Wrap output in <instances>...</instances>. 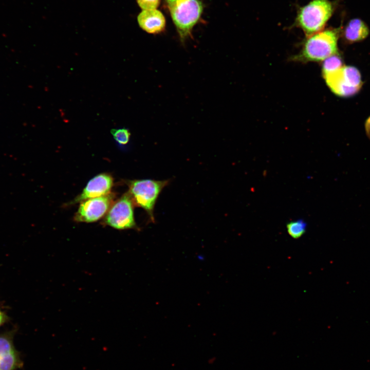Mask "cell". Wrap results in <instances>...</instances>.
Here are the masks:
<instances>
[{
  "mask_svg": "<svg viewBox=\"0 0 370 370\" xmlns=\"http://www.w3.org/2000/svg\"><path fill=\"white\" fill-rule=\"evenodd\" d=\"M8 320L7 316L0 309V326Z\"/></svg>",
  "mask_w": 370,
  "mask_h": 370,
  "instance_id": "2e32d148",
  "label": "cell"
},
{
  "mask_svg": "<svg viewBox=\"0 0 370 370\" xmlns=\"http://www.w3.org/2000/svg\"><path fill=\"white\" fill-rule=\"evenodd\" d=\"M169 180H134L128 181L130 195L134 205L143 208L154 222V209L157 198L162 189L169 183Z\"/></svg>",
  "mask_w": 370,
  "mask_h": 370,
  "instance_id": "277c9868",
  "label": "cell"
},
{
  "mask_svg": "<svg viewBox=\"0 0 370 370\" xmlns=\"http://www.w3.org/2000/svg\"><path fill=\"white\" fill-rule=\"evenodd\" d=\"M22 365L11 333L0 335V370H16Z\"/></svg>",
  "mask_w": 370,
  "mask_h": 370,
  "instance_id": "9c48e42d",
  "label": "cell"
},
{
  "mask_svg": "<svg viewBox=\"0 0 370 370\" xmlns=\"http://www.w3.org/2000/svg\"><path fill=\"white\" fill-rule=\"evenodd\" d=\"M113 179L108 174H100L90 179L82 192L72 201L82 202L88 199L109 194L113 186Z\"/></svg>",
  "mask_w": 370,
  "mask_h": 370,
  "instance_id": "ba28073f",
  "label": "cell"
},
{
  "mask_svg": "<svg viewBox=\"0 0 370 370\" xmlns=\"http://www.w3.org/2000/svg\"><path fill=\"white\" fill-rule=\"evenodd\" d=\"M333 10V5L328 0H311L299 9L295 24L309 36L322 30Z\"/></svg>",
  "mask_w": 370,
  "mask_h": 370,
  "instance_id": "3957f363",
  "label": "cell"
},
{
  "mask_svg": "<svg viewBox=\"0 0 370 370\" xmlns=\"http://www.w3.org/2000/svg\"><path fill=\"white\" fill-rule=\"evenodd\" d=\"M113 198L114 196L112 194H108L81 202L74 217L75 220L86 223L97 221L106 213Z\"/></svg>",
  "mask_w": 370,
  "mask_h": 370,
  "instance_id": "52a82bcc",
  "label": "cell"
},
{
  "mask_svg": "<svg viewBox=\"0 0 370 370\" xmlns=\"http://www.w3.org/2000/svg\"><path fill=\"white\" fill-rule=\"evenodd\" d=\"M342 67L341 58L336 54L333 55L324 60L322 67L323 75L337 70Z\"/></svg>",
  "mask_w": 370,
  "mask_h": 370,
  "instance_id": "4fadbf2b",
  "label": "cell"
},
{
  "mask_svg": "<svg viewBox=\"0 0 370 370\" xmlns=\"http://www.w3.org/2000/svg\"><path fill=\"white\" fill-rule=\"evenodd\" d=\"M365 131L367 136L370 139V117L367 119L366 121Z\"/></svg>",
  "mask_w": 370,
  "mask_h": 370,
  "instance_id": "e0dca14e",
  "label": "cell"
},
{
  "mask_svg": "<svg viewBox=\"0 0 370 370\" xmlns=\"http://www.w3.org/2000/svg\"><path fill=\"white\" fill-rule=\"evenodd\" d=\"M323 76L330 90L341 97H347L356 94L362 85L360 72L351 66H342Z\"/></svg>",
  "mask_w": 370,
  "mask_h": 370,
  "instance_id": "5b68a950",
  "label": "cell"
},
{
  "mask_svg": "<svg viewBox=\"0 0 370 370\" xmlns=\"http://www.w3.org/2000/svg\"><path fill=\"white\" fill-rule=\"evenodd\" d=\"M180 39L184 42L192 36V30L202 13L204 5L200 0H164Z\"/></svg>",
  "mask_w": 370,
  "mask_h": 370,
  "instance_id": "7a4b0ae2",
  "label": "cell"
},
{
  "mask_svg": "<svg viewBox=\"0 0 370 370\" xmlns=\"http://www.w3.org/2000/svg\"><path fill=\"white\" fill-rule=\"evenodd\" d=\"M369 30L364 22L359 18L350 20L345 27L344 35L349 42L362 41L367 37Z\"/></svg>",
  "mask_w": 370,
  "mask_h": 370,
  "instance_id": "8fae6325",
  "label": "cell"
},
{
  "mask_svg": "<svg viewBox=\"0 0 370 370\" xmlns=\"http://www.w3.org/2000/svg\"><path fill=\"white\" fill-rule=\"evenodd\" d=\"M338 39L336 29H326L308 36L300 52L293 58L303 62L324 61L337 53Z\"/></svg>",
  "mask_w": 370,
  "mask_h": 370,
  "instance_id": "6da1fadb",
  "label": "cell"
},
{
  "mask_svg": "<svg viewBox=\"0 0 370 370\" xmlns=\"http://www.w3.org/2000/svg\"><path fill=\"white\" fill-rule=\"evenodd\" d=\"M288 234L294 239L300 238L306 232L307 224L303 219L292 221L286 225Z\"/></svg>",
  "mask_w": 370,
  "mask_h": 370,
  "instance_id": "7c38bea8",
  "label": "cell"
},
{
  "mask_svg": "<svg viewBox=\"0 0 370 370\" xmlns=\"http://www.w3.org/2000/svg\"><path fill=\"white\" fill-rule=\"evenodd\" d=\"M138 6L142 10L156 9L160 3V0H136Z\"/></svg>",
  "mask_w": 370,
  "mask_h": 370,
  "instance_id": "9a60e30c",
  "label": "cell"
},
{
  "mask_svg": "<svg viewBox=\"0 0 370 370\" xmlns=\"http://www.w3.org/2000/svg\"><path fill=\"white\" fill-rule=\"evenodd\" d=\"M137 22L140 27L149 33H159L165 28V17L156 9L142 10L137 16Z\"/></svg>",
  "mask_w": 370,
  "mask_h": 370,
  "instance_id": "30bf717a",
  "label": "cell"
},
{
  "mask_svg": "<svg viewBox=\"0 0 370 370\" xmlns=\"http://www.w3.org/2000/svg\"><path fill=\"white\" fill-rule=\"evenodd\" d=\"M133 206L130 195L125 193L113 205L106 216L105 223L119 230L136 228Z\"/></svg>",
  "mask_w": 370,
  "mask_h": 370,
  "instance_id": "8992f818",
  "label": "cell"
},
{
  "mask_svg": "<svg viewBox=\"0 0 370 370\" xmlns=\"http://www.w3.org/2000/svg\"><path fill=\"white\" fill-rule=\"evenodd\" d=\"M110 133L115 140L120 144L124 145L129 141L131 134L126 128L112 129Z\"/></svg>",
  "mask_w": 370,
  "mask_h": 370,
  "instance_id": "5bb4252c",
  "label": "cell"
}]
</instances>
